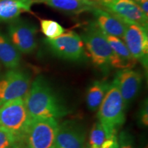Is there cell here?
Segmentation results:
<instances>
[{
  "mask_svg": "<svg viewBox=\"0 0 148 148\" xmlns=\"http://www.w3.org/2000/svg\"><path fill=\"white\" fill-rule=\"evenodd\" d=\"M103 34L113 51V56L111 62L112 68L119 70L134 68L137 61L130 52L123 40L118 37L107 34L104 32Z\"/></svg>",
  "mask_w": 148,
  "mask_h": 148,
  "instance_id": "obj_13",
  "label": "cell"
},
{
  "mask_svg": "<svg viewBox=\"0 0 148 148\" xmlns=\"http://www.w3.org/2000/svg\"><path fill=\"white\" fill-rule=\"evenodd\" d=\"M118 148H134V137L128 131L123 130L118 136Z\"/></svg>",
  "mask_w": 148,
  "mask_h": 148,
  "instance_id": "obj_22",
  "label": "cell"
},
{
  "mask_svg": "<svg viewBox=\"0 0 148 148\" xmlns=\"http://www.w3.org/2000/svg\"><path fill=\"white\" fill-rule=\"evenodd\" d=\"M20 140L13 133L0 126V148H9Z\"/></svg>",
  "mask_w": 148,
  "mask_h": 148,
  "instance_id": "obj_21",
  "label": "cell"
},
{
  "mask_svg": "<svg viewBox=\"0 0 148 148\" xmlns=\"http://www.w3.org/2000/svg\"><path fill=\"white\" fill-rule=\"evenodd\" d=\"M58 121L52 118H34L24 136L29 148H55Z\"/></svg>",
  "mask_w": 148,
  "mask_h": 148,
  "instance_id": "obj_5",
  "label": "cell"
},
{
  "mask_svg": "<svg viewBox=\"0 0 148 148\" xmlns=\"http://www.w3.org/2000/svg\"><path fill=\"white\" fill-rule=\"evenodd\" d=\"M94 1H97V2H98V3H99V1H101V0H94Z\"/></svg>",
  "mask_w": 148,
  "mask_h": 148,
  "instance_id": "obj_28",
  "label": "cell"
},
{
  "mask_svg": "<svg viewBox=\"0 0 148 148\" xmlns=\"http://www.w3.org/2000/svg\"><path fill=\"white\" fill-rule=\"evenodd\" d=\"M95 18V23L103 32L123 39L125 25L120 18L104 10L101 6L92 11Z\"/></svg>",
  "mask_w": 148,
  "mask_h": 148,
  "instance_id": "obj_14",
  "label": "cell"
},
{
  "mask_svg": "<svg viewBox=\"0 0 148 148\" xmlns=\"http://www.w3.org/2000/svg\"><path fill=\"white\" fill-rule=\"evenodd\" d=\"M48 6L56 10L70 14H81L92 12L94 9L100 6L94 0H40Z\"/></svg>",
  "mask_w": 148,
  "mask_h": 148,
  "instance_id": "obj_15",
  "label": "cell"
},
{
  "mask_svg": "<svg viewBox=\"0 0 148 148\" xmlns=\"http://www.w3.org/2000/svg\"><path fill=\"white\" fill-rule=\"evenodd\" d=\"M34 3L29 0H0V22H10L22 13L31 12Z\"/></svg>",
  "mask_w": 148,
  "mask_h": 148,
  "instance_id": "obj_16",
  "label": "cell"
},
{
  "mask_svg": "<svg viewBox=\"0 0 148 148\" xmlns=\"http://www.w3.org/2000/svg\"><path fill=\"white\" fill-rule=\"evenodd\" d=\"M45 41L53 53L64 60L79 61L86 56L82 38L74 31L64 32L55 38H46Z\"/></svg>",
  "mask_w": 148,
  "mask_h": 148,
  "instance_id": "obj_7",
  "label": "cell"
},
{
  "mask_svg": "<svg viewBox=\"0 0 148 148\" xmlns=\"http://www.w3.org/2000/svg\"><path fill=\"white\" fill-rule=\"evenodd\" d=\"M86 131L75 121L66 120L58 124L55 148H85Z\"/></svg>",
  "mask_w": 148,
  "mask_h": 148,
  "instance_id": "obj_12",
  "label": "cell"
},
{
  "mask_svg": "<svg viewBox=\"0 0 148 148\" xmlns=\"http://www.w3.org/2000/svg\"><path fill=\"white\" fill-rule=\"evenodd\" d=\"M31 85V75L27 71L9 69L0 78V106L7 101L24 98Z\"/></svg>",
  "mask_w": 148,
  "mask_h": 148,
  "instance_id": "obj_6",
  "label": "cell"
},
{
  "mask_svg": "<svg viewBox=\"0 0 148 148\" xmlns=\"http://www.w3.org/2000/svg\"><path fill=\"white\" fill-rule=\"evenodd\" d=\"M141 9L142 11L145 13V15L148 16V0H140L135 1Z\"/></svg>",
  "mask_w": 148,
  "mask_h": 148,
  "instance_id": "obj_24",
  "label": "cell"
},
{
  "mask_svg": "<svg viewBox=\"0 0 148 148\" xmlns=\"http://www.w3.org/2000/svg\"><path fill=\"white\" fill-rule=\"evenodd\" d=\"M40 25L41 32L47 38H55L65 32V29L53 20L41 19Z\"/></svg>",
  "mask_w": 148,
  "mask_h": 148,
  "instance_id": "obj_20",
  "label": "cell"
},
{
  "mask_svg": "<svg viewBox=\"0 0 148 148\" xmlns=\"http://www.w3.org/2000/svg\"><path fill=\"white\" fill-rule=\"evenodd\" d=\"M125 30L123 40L130 52L147 70L148 65V27L132 22L124 21Z\"/></svg>",
  "mask_w": 148,
  "mask_h": 148,
  "instance_id": "obj_9",
  "label": "cell"
},
{
  "mask_svg": "<svg viewBox=\"0 0 148 148\" xmlns=\"http://www.w3.org/2000/svg\"><path fill=\"white\" fill-rule=\"evenodd\" d=\"M113 82L117 86L127 108L138 95L143 82V76L139 71L132 69H119L116 72Z\"/></svg>",
  "mask_w": 148,
  "mask_h": 148,
  "instance_id": "obj_11",
  "label": "cell"
},
{
  "mask_svg": "<svg viewBox=\"0 0 148 148\" xmlns=\"http://www.w3.org/2000/svg\"><path fill=\"white\" fill-rule=\"evenodd\" d=\"M110 84L107 80H96L90 84L86 92V103L90 110H98Z\"/></svg>",
  "mask_w": 148,
  "mask_h": 148,
  "instance_id": "obj_18",
  "label": "cell"
},
{
  "mask_svg": "<svg viewBox=\"0 0 148 148\" xmlns=\"http://www.w3.org/2000/svg\"><path fill=\"white\" fill-rule=\"evenodd\" d=\"M101 8L116 16L122 21H128L148 27V16L145 15L133 0H101Z\"/></svg>",
  "mask_w": 148,
  "mask_h": 148,
  "instance_id": "obj_10",
  "label": "cell"
},
{
  "mask_svg": "<svg viewBox=\"0 0 148 148\" xmlns=\"http://www.w3.org/2000/svg\"><path fill=\"white\" fill-rule=\"evenodd\" d=\"M147 101H144L140 108V112L138 116H139V121L140 124L144 126H147L148 123V114H147Z\"/></svg>",
  "mask_w": 148,
  "mask_h": 148,
  "instance_id": "obj_23",
  "label": "cell"
},
{
  "mask_svg": "<svg viewBox=\"0 0 148 148\" xmlns=\"http://www.w3.org/2000/svg\"><path fill=\"white\" fill-rule=\"evenodd\" d=\"M108 148H118V142L115 144H114L113 145H112L111 147H108Z\"/></svg>",
  "mask_w": 148,
  "mask_h": 148,
  "instance_id": "obj_26",
  "label": "cell"
},
{
  "mask_svg": "<svg viewBox=\"0 0 148 148\" xmlns=\"http://www.w3.org/2000/svg\"><path fill=\"white\" fill-rule=\"evenodd\" d=\"M125 110L119 90L112 81L97 110L98 121L110 134H117L125 123Z\"/></svg>",
  "mask_w": 148,
  "mask_h": 148,
  "instance_id": "obj_3",
  "label": "cell"
},
{
  "mask_svg": "<svg viewBox=\"0 0 148 148\" xmlns=\"http://www.w3.org/2000/svg\"><path fill=\"white\" fill-rule=\"evenodd\" d=\"M114 134H110L100 122H96L90 131L87 148H101L104 142Z\"/></svg>",
  "mask_w": 148,
  "mask_h": 148,
  "instance_id": "obj_19",
  "label": "cell"
},
{
  "mask_svg": "<svg viewBox=\"0 0 148 148\" xmlns=\"http://www.w3.org/2000/svg\"><path fill=\"white\" fill-rule=\"evenodd\" d=\"M29 116L34 118H52L58 120L69 113L52 86L43 75H38L30 85L24 97Z\"/></svg>",
  "mask_w": 148,
  "mask_h": 148,
  "instance_id": "obj_1",
  "label": "cell"
},
{
  "mask_svg": "<svg viewBox=\"0 0 148 148\" xmlns=\"http://www.w3.org/2000/svg\"><path fill=\"white\" fill-rule=\"evenodd\" d=\"M21 53L16 49L7 34L0 30V62L7 69L18 67L21 63Z\"/></svg>",
  "mask_w": 148,
  "mask_h": 148,
  "instance_id": "obj_17",
  "label": "cell"
},
{
  "mask_svg": "<svg viewBox=\"0 0 148 148\" xmlns=\"http://www.w3.org/2000/svg\"><path fill=\"white\" fill-rule=\"evenodd\" d=\"M86 53H87L96 67L103 72H108L112 66L113 51L106 40L104 34L92 22L81 34Z\"/></svg>",
  "mask_w": 148,
  "mask_h": 148,
  "instance_id": "obj_2",
  "label": "cell"
},
{
  "mask_svg": "<svg viewBox=\"0 0 148 148\" xmlns=\"http://www.w3.org/2000/svg\"><path fill=\"white\" fill-rule=\"evenodd\" d=\"M36 25L28 21L16 18L9 22L7 36L20 53L29 54L36 49Z\"/></svg>",
  "mask_w": 148,
  "mask_h": 148,
  "instance_id": "obj_8",
  "label": "cell"
},
{
  "mask_svg": "<svg viewBox=\"0 0 148 148\" xmlns=\"http://www.w3.org/2000/svg\"><path fill=\"white\" fill-rule=\"evenodd\" d=\"M133 1H140V0H133Z\"/></svg>",
  "mask_w": 148,
  "mask_h": 148,
  "instance_id": "obj_29",
  "label": "cell"
},
{
  "mask_svg": "<svg viewBox=\"0 0 148 148\" xmlns=\"http://www.w3.org/2000/svg\"><path fill=\"white\" fill-rule=\"evenodd\" d=\"M32 118L25 106L24 98L7 101L0 106V126L24 140Z\"/></svg>",
  "mask_w": 148,
  "mask_h": 148,
  "instance_id": "obj_4",
  "label": "cell"
},
{
  "mask_svg": "<svg viewBox=\"0 0 148 148\" xmlns=\"http://www.w3.org/2000/svg\"><path fill=\"white\" fill-rule=\"evenodd\" d=\"M9 148H29L24 140H20L16 142Z\"/></svg>",
  "mask_w": 148,
  "mask_h": 148,
  "instance_id": "obj_25",
  "label": "cell"
},
{
  "mask_svg": "<svg viewBox=\"0 0 148 148\" xmlns=\"http://www.w3.org/2000/svg\"><path fill=\"white\" fill-rule=\"evenodd\" d=\"M29 1H34V3H40V0H29Z\"/></svg>",
  "mask_w": 148,
  "mask_h": 148,
  "instance_id": "obj_27",
  "label": "cell"
}]
</instances>
